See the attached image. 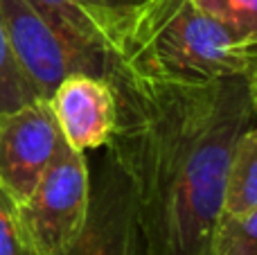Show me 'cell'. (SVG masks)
Segmentation results:
<instances>
[{"label": "cell", "mask_w": 257, "mask_h": 255, "mask_svg": "<svg viewBox=\"0 0 257 255\" xmlns=\"http://www.w3.org/2000/svg\"><path fill=\"white\" fill-rule=\"evenodd\" d=\"M115 99L106 154L124 174L145 255H212L226 172L253 126L246 75L185 81L142 75L108 54Z\"/></svg>", "instance_id": "6da1fadb"}, {"label": "cell", "mask_w": 257, "mask_h": 255, "mask_svg": "<svg viewBox=\"0 0 257 255\" xmlns=\"http://www.w3.org/2000/svg\"><path fill=\"white\" fill-rule=\"evenodd\" d=\"M63 140L77 152L106 147L115 126V99L104 77L72 75L50 95Z\"/></svg>", "instance_id": "52a82bcc"}, {"label": "cell", "mask_w": 257, "mask_h": 255, "mask_svg": "<svg viewBox=\"0 0 257 255\" xmlns=\"http://www.w3.org/2000/svg\"><path fill=\"white\" fill-rule=\"evenodd\" d=\"M253 208H257V126H248L232 147L221 212L241 215Z\"/></svg>", "instance_id": "9c48e42d"}, {"label": "cell", "mask_w": 257, "mask_h": 255, "mask_svg": "<svg viewBox=\"0 0 257 255\" xmlns=\"http://www.w3.org/2000/svg\"><path fill=\"white\" fill-rule=\"evenodd\" d=\"M34 99H39V95L18 66L16 57L9 48L7 34L0 25V113L21 108Z\"/></svg>", "instance_id": "7c38bea8"}, {"label": "cell", "mask_w": 257, "mask_h": 255, "mask_svg": "<svg viewBox=\"0 0 257 255\" xmlns=\"http://www.w3.org/2000/svg\"><path fill=\"white\" fill-rule=\"evenodd\" d=\"M230 30L237 48L248 59V72L257 68V0H196Z\"/></svg>", "instance_id": "30bf717a"}, {"label": "cell", "mask_w": 257, "mask_h": 255, "mask_svg": "<svg viewBox=\"0 0 257 255\" xmlns=\"http://www.w3.org/2000/svg\"><path fill=\"white\" fill-rule=\"evenodd\" d=\"M248 86H250V97H253V106H255V113H257V68L248 72Z\"/></svg>", "instance_id": "5bb4252c"}, {"label": "cell", "mask_w": 257, "mask_h": 255, "mask_svg": "<svg viewBox=\"0 0 257 255\" xmlns=\"http://www.w3.org/2000/svg\"><path fill=\"white\" fill-rule=\"evenodd\" d=\"M117 59L142 75L167 79L248 75V59L230 30L196 0H145Z\"/></svg>", "instance_id": "7a4b0ae2"}, {"label": "cell", "mask_w": 257, "mask_h": 255, "mask_svg": "<svg viewBox=\"0 0 257 255\" xmlns=\"http://www.w3.org/2000/svg\"><path fill=\"white\" fill-rule=\"evenodd\" d=\"M59 255H145L131 190L108 154L97 179H90V206L84 226Z\"/></svg>", "instance_id": "8992f818"}, {"label": "cell", "mask_w": 257, "mask_h": 255, "mask_svg": "<svg viewBox=\"0 0 257 255\" xmlns=\"http://www.w3.org/2000/svg\"><path fill=\"white\" fill-rule=\"evenodd\" d=\"M212 255H257V208L241 215H219L212 233Z\"/></svg>", "instance_id": "8fae6325"}, {"label": "cell", "mask_w": 257, "mask_h": 255, "mask_svg": "<svg viewBox=\"0 0 257 255\" xmlns=\"http://www.w3.org/2000/svg\"><path fill=\"white\" fill-rule=\"evenodd\" d=\"M41 12L52 16L79 39L104 50L120 54L124 48L133 21L145 0H30Z\"/></svg>", "instance_id": "ba28073f"}, {"label": "cell", "mask_w": 257, "mask_h": 255, "mask_svg": "<svg viewBox=\"0 0 257 255\" xmlns=\"http://www.w3.org/2000/svg\"><path fill=\"white\" fill-rule=\"evenodd\" d=\"M63 134L48 99L39 97L0 113V188L16 203L25 201L57 149Z\"/></svg>", "instance_id": "5b68a950"}, {"label": "cell", "mask_w": 257, "mask_h": 255, "mask_svg": "<svg viewBox=\"0 0 257 255\" xmlns=\"http://www.w3.org/2000/svg\"><path fill=\"white\" fill-rule=\"evenodd\" d=\"M0 255H34L18 217V203L0 188Z\"/></svg>", "instance_id": "4fadbf2b"}, {"label": "cell", "mask_w": 257, "mask_h": 255, "mask_svg": "<svg viewBox=\"0 0 257 255\" xmlns=\"http://www.w3.org/2000/svg\"><path fill=\"white\" fill-rule=\"evenodd\" d=\"M0 25L39 97L50 99L57 86L72 75L104 77L108 54L30 0H0Z\"/></svg>", "instance_id": "3957f363"}, {"label": "cell", "mask_w": 257, "mask_h": 255, "mask_svg": "<svg viewBox=\"0 0 257 255\" xmlns=\"http://www.w3.org/2000/svg\"><path fill=\"white\" fill-rule=\"evenodd\" d=\"M88 206V163L63 140L30 197L18 203V217L34 255L61 253L79 235Z\"/></svg>", "instance_id": "277c9868"}]
</instances>
